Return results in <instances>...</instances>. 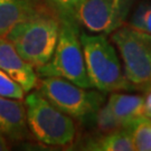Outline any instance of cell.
Masks as SVG:
<instances>
[{
    "label": "cell",
    "mask_w": 151,
    "mask_h": 151,
    "mask_svg": "<svg viewBox=\"0 0 151 151\" xmlns=\"http://www.w3.org/2000/svg\"><path fill=\"white\" fill-rule=\"evenodd\" d=\"M80 40L92 87L103 93L134 91L125 77L115 47L105 34L82 32Z\"/></svg>",
    "instance_id": "6da1fadb"
},
{
    "label": "cell",
    "mask_w": 151,
    "mask_h": 151,
    "mask_svg": "<svg viewBox=\"0 0 151 151\" xmlns=\"http://www.w3.org/2000/svg\"><path fill=\"white\" fill-rule=\"evenodd\" d=\"M60 28L58 17L42 9L18 24L6 38L24 60L38 68L48 63L54 54Z\"/></svg>",
    "instance_id": "7a4b0ae2"
},
{
    "label": "cell",
    "mask_w": 151,
    "mask_h": 151,
    "mask_svg": "<svg viewBox=\"0 0 151 151\" xmlns=\"http://www.w3.org/2000/svg\"><path fill=\"white\" fill-rule=\"evenodd\" d=\"M28 129L44 145L63 147L70 145L76 134L74 121L54 106L39 91L25 96Z\"/></svg>",
    "instance_id": "3957f363"
},
{
    "label": "cell",
    "mask_w": 151,
    "mask_h": 151,
    "mask_svg": "<svg viewBox=\"0 0 151 151\" xmlns=\"http://www.w3.org/2000/svg\"><path fill=\"white\" fill-rule=\"evenodd\" d=\"M40 77L57 76L84 88H91L83 55L78 27L60 22L58 40L48 63L36 68Z\"/></svg>",
    "instance_id": "277c9868"
},
{
    "label": "cell",
    "mask_w": 151,
    "mask_h": 151,
    "mask_svg": "<svg viewBox=\"0 0 151 151\" xmlns=\"http://www.w3.org/2000/svg\"><path fill=\"white\" fill-rule=\"evenodd\" d=\"M111 42L119 50L125 77L134 91H146L151 86V34L122 25L112 32Z\"/></svg>",
    "instance_id": "5b68a950"
},
{
    "label": "cell",
    "mask_w": 151,
    "mask_h": 151,
    "mask_svg": "<svg viewBox=\"0 0 151 151\" xmlns=\"http://www.w3.org/2000/svg\"><path fill=\"white\" fill-rule=\"evenodd\" d=\"M39 92L54 106L74 119L91 118L106 101L100 91H90L57 76L42 77Z\"/></svg>",
    "instance_id": "8992f818"
},
{
    "label": "cell",
    "mask_w": 151,
    "mask_h": 151,
    "mask_svg": "<svg viewBox=\"0 0 151 151\" xmlns=\"http://www.w3.org/2000/svg\"><path fill=\"white\" fill-rule=\"evenodd\" d=\"M131 5L132 0H83L76 22L94 34H112L124 25Z\"/></svg>",
    "instance_id": "52a82bcc"
},
{
    "label": "cell",
    "mask_w": 151,
    "mask_h": 151,
    "mask_svg": "<svg viewBox=\"0 0 151 151\" xmlns=\"http://www.w3.org/2000/svg\"><path fill=\"white\" fill-rule=\"evenodd\" d=\"M0 70L16 81L26 93L38 85L36 70L18 54L7 38H0Z\"/></svg>",
    "instance_id": "ba28073f"
},
{
    "label": "cell",
    "mask_w": 151,
    "mask_h": 151,
    "mask_svg": "<svg viewBox=\"0 0 151 151\" xmlns=\"http://www.w3.org/2000/svg\"><path fill=\"white\" fill-rule=\"evenodd\" d=\"M0 132L14 141L28 137L26 108L22 100L0 96Z\"/></svg>",
    "instance_id": "9c48e42d"
},
{
    "label": "cell",
    "mask_w": 151,
    "mask_h": 151,
    "mask_svg": "<svg viewBox=\"0 0 151 151\" xmlns=\"http://www.w3.org/2000/svg\"><path fill=\"white\" fill-rule=\"evenodd\" d=\"M43 8L32 0H0V38Z\"/></svg>",
    "instance_id": "30bf717a"
},
{
    "label": "cell",
    "mask_w": 151,
    "mask_h": 151,
    "mask_svg": "<svg viewBox=\"0 0 151 151\" xmlns=\"http://www.w3.org/2000/svg\"><path fill=\"white\" fill-rule=\"evenodd\" d=\"M106 103L122 129H129L135 120L145 114V96L142 95L112 92Z\"/></svg>",
    "instance_id": "8fae6325"
},
{
    "label": "cell",
    "mask_w": 151,
    "mask_h": 151,
    "mask_svg": "<svg viewBox=\"0 0 151 151\" xmlns=\"http://www.w3.org/2000/svg\"><path fill=\"white\" fill-rule=\"evenodd\" d=\"M87 150L95 151H132L135 150L130 130L120 129L103 134L97 140H93L86 146Z\"/></svg>",
    "instance_id": "7c38bea8"
},
{
    "label": "cell",
    "mask_w": 151,
    "mask_h": 151,
    "mask_svg": "<svg viewBox=\"0 0 151 151\" xmlns=\"http://www.w3.org/2000/svg\"><path fill=\"white\" fill-rule=\"evenodd\" d=\"M132 135L134 149L138 151H151V119L141 115L129 129Z\"/></svg>",
    "instance_id": "4fadbf2b"
},
{
    "label": "cell",
    "mask_w": 151,
    "mask_h": 151,
    "mask_svg": "<svg viewBox=\"0 0 151 151\" xmlns=\"http://www.w3.org/2000/svg\"><path fill=\"white\" fill-rule=\"evenodd\" d=\"M50 9L53 10L60 22H68L78 27L75 19L76 10L83 0H46Z\"/></svg>",
    "instance_id": "5bb4252c"
},
{
    "label": "cell",
    "mask_w": 151,
    "mask_h": 151,
    "mask_svg": "<svg viewBox=\"0 0 151 151\" xmlns=\"http://www.w3.org/2000/svg\"><path fill=\"white\" fill-rule=\"evenodd\" d=\"M92 118L94 120L97 131L103 134L122 129L119 120L115 118V115L111 111L108 103H104L102 106L92 115Z\"/></svg>",
    "instance_id": "9a60e30c"
},
{
    "label": "cell",
    "mask_w": 151,
    "mask_h": 151,
    "mask_svg": "<svg viewBox=\"0 0 151 151\" xmlns=\"http://www.w3.org/2000/svg\"><path fill=\"white\" fill-rule=\"evenodd\" d=\"M128 25L137 30L151 34V4L142 2L138 6Z\"/></svg>",
    "instance_id": "2e32d148"
},
{
    "label": "cell",
    "mask_w": 151,
    "mask_h": 151,
    "mask_svg": "<svg viewBox=\"0 0 151 151\" xmlns=\"http://www.w3.org/2000/svg\"><path fill=\"white\" fill-rule=\"evenodd\" d=\"M25 93L26 92L16 81L0 70V96L22 101L25 99Z\"/></svg>",
    "instance_id": "e0dca14e"
},
{
    "label": "cell",
    "mask_w": 151,
    "mask_h": 151,
    "mask_svg": "<svg viewBox=\"0 0 151 151\" xmlns=\"http://www.w3.org/2000/svg\"><path fill=\"white\" fill-rule=\"evenodd\" d=\"M145 92V115L151 119V86L148 87Z\"/></svg>",
    "instance_id": "ac0fdd59"
},
{
    "label": "cell",
    "mask_w": 151,
    "mask_h": 151,
    "mask_svg": "<svg viewBox=\"0 0 151 151\" xmlns=\"http://www.w3.org/2000/svg\"><path fill=\"white\" fill-rule=\"evenodd\" d=\"M9 150V143L7 141V138L0 132V151Z\"/></svg>",
    "instance_id": "d6986e66"
},
{
    "label": "cell",
    "mask_w": 151,
    "mask_h": 151,
    "mask_svg": "<svg viewBox=\"0 0 151 151\" xmlns=\"http://www.w3.org/2000/svg\"><path fill=\"white\" fill-rule=\"evenodd\" d=\"M32 2H36V4H39V0H32Z\"/></svg>",
    "instance_id": "ffe728a7"
}]
</instances>
